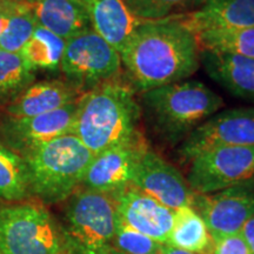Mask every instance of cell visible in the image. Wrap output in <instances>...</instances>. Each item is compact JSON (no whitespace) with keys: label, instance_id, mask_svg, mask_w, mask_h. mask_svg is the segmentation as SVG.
<instances>
[{"label":"cell","instance_id":"6da1fadb","mask_svg":"<svg viewBox=\"0 0 254 254\" xmlns=\"http://www.w3.org/2000/svg\"><path fill=\"white\" fill-rule=\"evenodd\" d=\"M196 33L182 15L144 21L124 46L122 67L133 91L187 80L200 66Z\"/></svg>","mask_w":254,"mask_h":254},{"label":"cell","instance_id":"7a4b0ae2","mask_svg":"<svg viewBox=\"0 0 254 254\" xmlns=\"http://www.w3.org/2000/svg\"><path fill=\"white\" fill-rule=\"evenodd\" d=\"M140 119V107L132 88L114 80L79 97L71 134L95 155L141 139Z\"/></svg>","mask_w":254,"mask_h":254},{"label":"cell","instance_id":"3957f363","mask_svg":"<svg viewBox=\"0 0 254 254\" xmlns=\"http://www.w3.org/2000/svg\"><path fill=\"white\" fill-rule=\"evenodd\" d=\"M141 118L161 144L180 145L224 106L220 95L202 82L184 80L140 93Z\"/></svg>","mask_w":254,"mask_h":254},{"label":"cell","instance_id":"277c9868","mask_svg":"<svg viewBox=\"0 0 254 254\" xmlns=\"http://www.w3.org/2000/svg\"><path fill=\"white\" fill-rule=\"evenodd\" d=\"M30 192L47 204L68 199L81 185L94 154L75 135L66 134L20 154Z\"/></svg>","mask_w":254,"mask_h":254},{"label":"cell","instance_id":"5b68a950","mask_svg":"<svg viewBox=\"0 0 254 254\" xmlns=\"http://www.w3.org/2000/svg\"><path fill=\"white\" fill-rule=\"evenodd\" d=\"M117 225L113 196L87 189L75 190L65 209L62 234L69 254H110Z\"/></svg>","mask_w":254,"mask_h":254},{"label":"cell","instance_id":"8992f818","mask_svg":"<svg viewBox=\"0 0 254 254\" xmlns=\"http://www.w3.org/2000/svg\"><path fill=\"white\" fill-rule=\"evenodd\" d=\"M0 251L2 254H69L51 214L32 204L0 208Z\"/></svg>","mask_w":254,"mask_h":254},{"label":"cell","instance_id":"52a82bcc","mask_svg":"<svg viewBox=\"0 0 254 254\" xmlns=\"http://www.w3.org/2000/svg\"><path fill=\"white\" fill-rule=\"evenodd\" d=\"M64 77L78 92L93 90L116 80L122 71V57L92 28L66 40L60 63Z\"/></svg>","mask_w":254,"mask_h":254},{"label":"cell","instance_id":"ba28073f","mask_svg":"<svg viewBox=\"0 0 254 254\" xmlns=\"http://www.w3.org/2000/svg\"><path fill=\"white\" fill-rule=\"evenodd\" d=\"M186 180L195 194L254 184V146L220 147L195 155Z\"/></svg>","mask_w":254,"mask_h":254},{"label":"cell","instance_id":"9c48e42d","mask_svg":"<svg viewBox=\"0 0 254 254\" xmlns=\"http://www.w3.org/2000/svg\"><path fill=\"white\" fill-rule=\"evenodd\" d=\"M233 146H254V107L213 114L179 145L178 154L190 161L202 152Z\"/></svg>","mask_w":254,"mask_h":254},{"label":"cell","instance_id":"30bf717a","mask_svg":"<svg viewBox=\"0 0 254 254\" xmlns=\"http://www.w3.org/2000/svg\"><path fill=\"white\" fill-rule=\"evenodd\" d=\"M192 207L204 220L213 243L240 233L254 215V184L195 194Z\"/></svg>","mask_w":254,"mask_h":254},{"label":"cell","instance_id":"8fae6325","mask_svg":"<svg viewBox=\"0 0 254 254\" xmlns=\"http://www.w3.org/2000/svg\"><path fill=\"white\" fill-rule=\"evenodd\" d=\"M132 185L173 211L192 207L194 201L195 193L186 178L148 147L140 155Z\"/></svg>","mask_w":254,"mask_h":254},{"label":"cell","instance_id":"7c38bea8","mask_svg":"<svg viewBox=\"0 0 254 254\" xmlns=\"http://www.w3.org/2000/svg\"><path fill=\"white\" fill-rule=\"evenodd\" d=\"M77 103L31 118H6L0 126V141L20 155L53 139L71 134Z\"/></svg>","mask_w":254,"mask_h":254},{"label":"cell","instance_id":"4fadbf2b","mask_svg":"<svg viewBox=\"0 0 254 254\" xmlns=\"http://www.w3.org/2000/svg\"><path fill=\"white\" fill-rule=\"evenodd\" d=\"M145 148L141 138L95 154L88 165L81 185L84 189L95 192L117 194L132 185L136 165Z\"/></svg>","mask_w":254,"mask_h":254},{"label":"cell","instance_id":"5bb4252c","mask_svg":"<svg viewBox=\"0 0 254 254\" xmlns=\"http://www.w3.org/2000/svg\"><path fill=\"white\" fill-rule=\"evenodd\" d=\"M117 217L129 227L166 245L174 226V211L133 185L112 195Z\"/></svg>","mask_w":254,"mask_h":254},{"label":"cell","instance_id":"9a60e30c","mask_svg":"<svg viewBox=\"0 0 254 254\" xmlns=\"http://www.w3.org/2000/svg\"><path fill=\"white\" fill-rule=\"evenodd\" d=\"M200 65L228 93L254 103V59L200 49Z\"/></svg>","mask_w":254,"mask_h":254},{"label":"cell","instance_id":"2e32d148","mask_svg":"<svg viewBox=\"0 0 254 254\" xmlns=\"http://www.w3.org/2000/svg\"><path fill=\"white\" fill-rule=\"evenodd\" d=\"M86 9L92 30L120 53L132 33L144 23L135 18L125 0H79Z\"/></svg>","mask_w":254,"mask_h":254},{"label":"cell","instance_id":"e0dca14e","mask_svg":"<svg viewBox=\"0 0 254 254\" xmlns=\"http://www.w3.org/2000/svg\"><path fill=\"white\" fill-rule=\"evenodd\" d=\"M79 92L58 80L31 84L5 107L8 118H31L77 103Z\"/></svg>","mask_w":254,"mask_h":254},{"label":"cell","instance_id":"ac0fdd59","mask_svg":"<svg viewBox=\"0 0 254 254\" xmlns=\"http://www.w3.org/2000/svg\"><path fill=\"white\" fill-rule=\"evenodd\" d=\"M182 18L195 33L213 28L254 27V0H204Z\"/></svg>","mask_w":254,"mask_h":254},{"label":"cell","instance_id":"d6986e66","mask_svg":"<svg viewBox=\"0 0 254 254\" xmlns=\"http://www.w3.org/2000/svg\"><path fill=\"white\" fill-rule=\"evenodd\" d=\"M37 24L68 40L91 27L86 9L79 0H26Z\"/></svg>","mask_w":254,"mask_h":254},{"label":"cell","instance_id":"ffe728a7","mask_svg":"<svg viewBox=\"0 0 254 254\" xmlns=\"http://www.w3.org/2000/svg\"><path fill=\"white\" fill-rule=\"evenodd\" d=\"M213 243L198 212L190 206L174 211V226L166 245L189 252L207 254Z\"/></svg>","mask_w":254,"mask_h":254},{"label":"cell","instance_id":"44dd1931","mask_svg":"<svg viewBox=\"0 0 254 254\" xmlns=\"http://www.w3.org/2000/svg\"><path fill=\"white\" fill-rule=\"evenodd\" d=\"M65 45L66 40L37 25L33 34L19 55L31 72L37 69H57L60 67Z\"/></svg>","mask_w":254,"mask_h":254},{"label":"cell","instance_id":"7402d4cb","mask_svg":"<svg viewBox=\"0 0 254 254\" xmlns=\"http://www.w3.org/2000/svg\"><path fill=\"white\" fill-rule=\"evenodd\" d=\"M196 38L201 50L254 59V27L205 30Z\"/></svg>","mask_w":254,"mask_h":254},{"label":"cell","instance_id":"603a6c76","mask_svg":"<svg viewBox=\"0 0 254 254\" xmlns=\"http://www.w3.org/2000/svg\"><path fill=\"white\" fill-rule=\"evenodd\" d=\"M28 192L27 170L23 157L0 141V200L20 201Z\"/></svg>","mask_w":254,"mask_h":254},{"label":"cell","instance_id":"cb8c5ba5","mask_svg":"<svg viewBox=\"0 0 254 254\" xmlns=\"http://www.w3.org/2000/svg\"><path fill=\"white\" fill-rule=\"evenodd\" d=\"M37 25L26 0H15L12 6L7 26L0 37V50L12 53L20 52L32 37Z\"/></svg>","mask_w":254,"mask_h":254},{"label":"cell","instance_id":"d4e9b609","mask_svg":"<svg viewBox=\"0 0 254 254\" xmlns=\"http://www.w3.org/2000/svg\"><path fill=\"white\" fill-rule=\"evenodd\" d=\"M34 74L19 53L0 50V99H13L33 84Z\"/></svg>","mask_w":254,"mask_h":254},{"label":"cell","instance_id":"484cf974","mask_svg":"<svg viewBox=\"0 0 254 254\" xmlns=\"http://www.w3.org/2000/svg\"><path fill=\"white\" fill-rule=\"evenodd\" d=\"M125 2L135 18L154 21L183 15L185 11H194L204 0H125Z\"/></svg>","mask_w":254,"mask_h":254},{"label":"cell","instance_id":"4316f807","mask_svg":"<svg viewBox=\"0 0 254 254\" xmlns=\"http://www.w3.org/2000/svg\"><path fill=\"white\" fill-rule=\"evenodd\" d=\"M163 244L129 227L117 217L114 250L125 254H160Z\"/></svg>","mask_w":254,"mask_h":254},{"label":"cell","instance_id":"83f0119b","mask_svg":"<svg viewBox=\"0 0 254 254\" xmlns=\"http://www.w3.org/2000/svg\"><path fill=\"white\" fill-rule=\"evenodd\" d=\"M213 254H251L249 246L240 233L215 241Z\"/></svg>","mask_w":254,"mask_h":254},{"label":"cell","instance_id":"f1b7e54d","mask_svg":"<svg viewBox=\"0 0 254 254\" xmlns=\"http://www.w3.org/2000/svg\"><path fill=\"white\" fill-rule=\"evenodd\" d=\"M240 234L249 246L251 254H254V215L246 221V224L241 228Z\"/></svg>","mask_w":254,"mask_h":254},{"label":"cell","instance_id":"f546056e","mask_svg":"<svg viewBox=\"0 0 254 254\" xmlns=\"http://www.w3.org/2000/svg\"><path fill=\"white\" fill-rule=\"evenodd\" d=\"M14 1L15 0L0 2V37H1V34L4 33L6 26H7V21H8L9 14H11L12 6H13Z\"/></svg>","mask_w":254,"mask_h":254},{"label":"cell","instance_id":"4dcf8cb0","mask_svg":"<svg viewBox=\"0 0 254 254\" xmlns=\"http://www.w3.org/2000/svg\"><path fill=\"white\" fill-rule=\"evenodd\" d=\"M160 254H199V253L189 252V251H184V250L176 249V247H172V246L164 245L163 249H161Z\"/></svg>","mask_w":254,"mask_h":254},{"label":"cell","instance_id":"1f68e13d","mask_svg":"<svg viewBox=\"0 0 254 254\" xmlns=\"http://www.w3.org/2000/svg\"><path fill=\"white\" fill-rule=\"evenodd\" d=\"M110 254H125V253H122V252H119V251H117V250H113L112 252H111Z\"/></svg>","mask_w":254,"mask_h":254},{"label":"cell","instance_id":"d6a6232c","mask_svg":"<svg viewBox=\"0 0 254 254\" xmlns=\"http://www.w3.org/2000/svg\"><path fill=\"white\" fill-rule=\"evenodd\" d=\"M5 1H12V0H0V2H5Z\"/></svg>","mask_w":254,"mask_h":254},{"label":"cell","instance_id":"836d02e7","mask_svg":"<svg viewBox=\"0 0 254 254\" xmlns=\"http://www.w3.org/2000/svg\"><path fill=\"white\" fill-rule=\"evenodd\" d=\"M0 254H2V253H1V251H0Z\"/></svg>","mask_w":254,"mask_h":254}]
</instances>
